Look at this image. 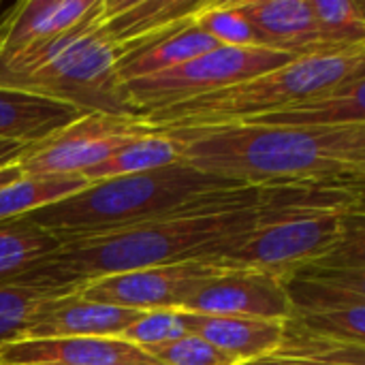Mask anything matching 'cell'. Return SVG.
<instances>
[{
    "instance_id": "21",
    "label": "cell",
    "mask_w": 365,
    "mask_h": 365,
    "mask_svg": "<svg viewBox=\"0 0 365 365\" xmlns=\"http://www.w3.org/2000/svg\"><path fill=\"white\" fill-rule=\"evenodd\" d=\"M175 163H180V143L158 128L152 135L128 141L126 145L115 150L107 160L98 163L96 167L88 169L81 175L88 184H94L111 178L150 173L156 169L171 167Z\"/></svg>"
},
{
    "instance_id": "2",
    "label": "cell",
    "mask_w": 365,
    "mask_h": 365,
    "mask_svg": "<svg viewBox=\"0 0 365 365\" xmlns=\"http://www.w3.org/2000/svg\"><path fill=\"white\" fill-rule=\"evenodd\" d=\"M180 163L250 188L364 184L365 122L344 126L210 124L160 128Z\"/></svg>"
},
{
    "instance_id": "1",
    "label": "cell",
    "mask_w": 365,
    "mask_h": 365,
    "mask_svg": "<svg viewBox=\"0 0 365 365\" xmlns=\"http://www.w3.org/2000/svg\"><path fill=\"white\" fill-rule=\"evenodd\" d=\"M364 205V184L235 188L216 203L105 237L62 244L15 282L77 291L83 282L188 261L214 263L257 227L299 212Z\"/></svg>"
},
{
    "instance_id": "32",
    "label": "cell",
    "mask_w": 365,
    "mask_h": 365,
    "mask_svg": "<svg viewBox=\"0 0 365 365\" xmlns=\"http://www.w3.org/2000/svg\"><path fill=\"white\" fill-rule=\"evenodd\" d=\"M242 365H295L289 364V361H282V359H274V357H265V359H257V361H248V364Z\"/></svg>"
},
{
    "instance_id": "10",
    "label": "cell",
    "mask_w": 365,
    "mask_h": 365,
    "mask_svg": "<svg viewBox=\"0 0 365 365\" xmlns=\"http://www.w3.org/2000/svg\"><path fill=\"white\" fill-rule=\"evenodd\" d=\"M225 267L207 261H188L175 265L145 267L120 272L83 282L77 295L88 302H98L115 308L154 312L180 310L182 304L210 278Z\"/></svg>"
},
{
    "instance_id": "28",
    "label": "cell",
    "mask_w": 365,
    "mask_h": 365,
    "mask_svg": "<svg viewBox=\"0 0 365 365\" xmlns=\"http://www.w3.org/2000/svg\"><path fill=\"white\" fill-rule=\"evenodd\" d=\"M184 336H188V329L184 323V314L180 310H154V312H143L118 338L133 346L150 349V346L169 344Z\"/></svg>"
},
{
    "instance_id": "29",
    "label": "cell",
    "mask_w": 365,
    "mask_h": 365,
    "mask_svg": "<svg viewBox=\"0 0 365 365\" xmlns=\"http://www.w3.org/2000/svg\"><path fill=\"white\" fill-rule=\"evenodd\" d=\"M143 351L160 365H240L227 353H222L220 349H216L214 344L195 334Z\"/></svg>"
},
{
    "instance_id": "14",
    "label": "cell",
    "mask_w": 365,
    "mask_h": 365,
    "mask_svg": "<svg viewBox=\"0 0 365 365\" xmlns=\"http://www.w3.org/2000/svg\"><path fill=\"white\" fill-rule=\"evenodd\" d=\"M98 0H21L0 17V62H13L75 28Z\"/></svg>"
},
{
    "instance_id": "27",
    "label": "cell",
    "mask_w": 365,
    "mask_h": 365,
    "mask_svg": "<svg viewBox=\"0 0 365 365\" xmlns=\"http://www.w3.org/2000/svg\"><path fill=\"white\" fill-rule=\"evenodd\" d=\"M64 293L71 291H56L38 284H24V282L0 284V344L19 336V331L24 329L30 314L36 310V306H41L49 297L64 295Z\"/></svg>"
},
{
    "instance_id": "5",
    "label": "cell",
    "mask_w": 365,
    "mask_h": 365,
    "mask_svg": "<svg viewBox=\"0 0 365 365\" xmlns=\"http://www.w3.org/2000/svg\"><path fill=\"white\" fill-rule=\"evenodd\" d=\"M365 73V49L340 56H306L205 96L148 113L156 128L250 122L329 92Z\"/></svg>"
},
{
    "instance_id": "13",
    "label": "cell",
    "mask_w": 365,
    "mask_h": 365,
    "mask_svg": "<svg viewBox=\"0 0 365 365\" xmlns=\"http://www.w3.org/2000/svg\"><path fill=\"white\" fill-rule=\"evenodd\" d=\"M233 6L259 30L269 49L293 58L340 56L321 32L310 0H231ZM361 51V49H357Z\"/></svg>"
},
{
    "instance_id": "24",
    "label": "cell",
    "mask_w": 365,
    "mask_h": 365,
    "mask_svg": "<svg viewBox=\"0 0 365 365\" xmlns=\"http://www.w3.org/2000/svg\"><path fill=\"white\" fill-rule=\"evenodd\" d=\"M272 357L295 365H365V349L364 344L302 331L293 323L284 321L282 342Z\"/></svg>"
},
{
    "instance_id": "20",
    "label": "cell",
    "mask_w": 365,
    "mask_h": 365,
    "mask_svg": "<svg viewBox=\"0 0 365 365\" xmlns=\"http://www.w3.org/2000/svg\"><path fill=\"white\" fill-rule=\"evenodd\" d=\"M365 73L340 83L338 88L312 96L299 105L287 107L282 111L250 120L252 124H274V126H344L365 122Z\"/></svg>"
},
{
    "instance_id": "22",
    "label": "cell",
    "mask_w": 365,
    "mask_h": 365,
    "mask_svg": "<svg viewBox=\"0 0 365 365\" xmlns=\"http://www.w3.org/2000/svg\"><path fill=\"white\" fill-rule=\"evenodd\" d=\"M58 248L60 242L26 216L0 222V284L15 282Z\"/></svg>"
},
{
    "instance_id": "11",
    "label": "cell",
    "mask_w": 365,
    "mask_h": 365,
    "mask_svg": "<svg viewBox=\"0 0 365 365\" xmlns=\"http://www.w3.org/2000/svg\"><path fill=\"white\" fill-rule=\"evenodd\" d=\"M203 317H240L263 321H289L291 302L284 282L255 269H222L203 282L180 308Z\"/></svg>"
},
{
    "instance_id": "3",
    "label": "cell",
    "mask_w": 365,
    "mask_h": 365,
    "mask_svg": "<svg viewBox=\"0 0 365 365\" xmlns=\"http://www.w3.org/2000/svg\"><path fill=\"white\" fill-rule=\"evenodd\" d=\"M235 188L246 186L175 163L150 173L88 184L58 203L30 212L26 218L62 246L207 207Z\"/></svg>"
},
{
    "instance_id": "31",
    "label": "cell",
    "mask_w": 365,
    "mask_h": 365,
    "mask_svg": "<svg viewBox=\"0 0 365 365\" xmlns=\"http://www.w3.org/2000/svg\"><path fill=\"white\" fill-rule=\"evenodd\" d=\"M21 173H19V169L15 167V165H9V167H2L0 169V188L4 186V184H9V182H13L15 178H19Z\"/></svg>"
},
{
    "instance_id": "33",
    "label": "cell",
    "mask_w": 365,
    "mask_h": 365,
    "mask_svg": "<svg viewBox=\"0 0 365 365\" xmlns=\"http://www.w3.org/2000/svg\"><path fill=\"white\" fill-rule=\"evenodd\" d=\"M4 9H6V4H4V2H0V17H2V13H4Z\"/></svg>"
},
{
    "instance_id": "15",
    "label": "cell",
    "mask_w": 365,
    "mask_h": 365,
    "mask_svg": "<svg viewBox=\"0 0 365 365\" xmlns=\"http://www.w3.org/2000/svg\"><path fill=\"white\" fill-rule=\"evenodd\" d=\"M0 365H160L143 349L120 338L6 340Z\"/></svg>"
},
{
    "instance_id": "18",
    "label": "cell",
    "mask_w": 365,
    "mask_h": 365,
    "mask_svg": "<svg viewBox=\"0 0 365 365\" xmlns=\"http://www.w3.org/2000/svg\"><path fill=\"white\" fill-rule=\"evenodd\" d=\"M81 115H86V111L73 105L0 88V141L36 143Z\"/></svg>"
},
{
    "instance_id": "25",
    "label": "cell",
    "mask_w": 365,
    "mask_h": 365,
    "mask_svg": "<svg viewBox=\"0 0 365 365\" xmlns=\"http://www.w3.org/2000/svg\"><path fill=\"white\" fill-rule=\"evenodd\" d=\"M323 36L338 51L365 49V6L361 0H310Z\"/></svg>"
},
{
    "instance_id": "8",
    "label": "cell",
    "mask_w": 365,
    "mask_h": 365,
    "mask_svg": "<svg viewBox=\"0 0 365 365\" xmlns=\"http://www.w3.org/2000/svg\"><path fill=\"white\" fill-rule=\"evenodd\" d=\"M291 60L295 58L267 47L220 45L165 73L126 81L122 83V92L128 105L145 118L152 111L173 107L280 68Z\"/></svg>"
},
{
    "instance_id": "7",
    "label": "cell",
    "mask_w": 365,
    "mask_h": 365,
    "mask_svg": "<svg viewBox=\"0 0 365 365\" xmlns=\"http://www.w3.org/2000/svg\"><path fill=\"white\" fill-rule=\"evenodd\" d=\"M361 227L364 205L287 214L257 227L214 263L225 269H255L287 280L327 259Z\"/></svg>"
},
{
    "instance_id": "9",
    "label": "cell",
    "mask_w": 365,
    "mask_h": 365,
    "mask_svg": "<svg viewBox=\"0 0 365 365\" xmlns=\"http://www.w3.org/2000/svg\"><path fill=\"white\" fill-rule=\"evenodd\" d=\"M143 118L86 113L32 148L15 163L21 175H81L133 139L156 133Z\"/></svg>"
},
{
    "instance_id": "26",
    "label": "cell",
    "mask_w": 365,
    "mask_h": 365,
    "mask_svg": "<svg viewBox=\"0 0 365 365\" xmlns=\"http://www.w3.org/2000/svg\"><path fill=\"white\" fill-rule=\"evenodd\" d=\"M192 21L222 47H267L259 30L233 6L231 0L207 2Z\"/></svg>"
},
{
    "instance_id": "4",
    "label": "cell",
    "mask_w": 365,
    "mask_h": 365,
    "mask_svg": "<svg viewBox=\"0 0 365 365\" xmlns=\"http://www.w3.org/2000/svg\"><path fill=\"white\" fill-rule=\"evenodd\" d=\"M101 0L68 32L38 49L0 62V88L73 105L86 113L141 118L124 98L118 79L122 49L98 26Z\"/></svg>"
},
{
    "instance_id": "12",
    "label": "cell",
    "mask_w": 365,
    "mask_h": 365,
    "mask_svg": "<svg viewBox=\"0 0 365 365\" xmlns=\"http://www.w3.org/2000/svg\"><path fill=\"white\" fill-rule=\"evenodd\" d=\"M143 312L88 302L75 293L45 299L26 321L13 340H49V338H118Z\"/></svg>"
},
{
    "instance_id": "23",
    "label": "cell",
    "mask_w": 365,
    "mask_h": 365,
    "mask_svg": "<svg viewBox=\"0 0 365 365\" xmlns=\"http://www.w3.org/2000/svg\"><path fill=\"white\" fill-rule=\"evenodd\" d=\"M86 186L83 175H19L0 188V222L28 216Z\"/></svg>"
},
{
    "instance_id": "6",
    "label": "cell",
    "mask_w": 365,
    "mask_h": 365,
    "mask_svg": "<svg viewBox=\"0 0 365 365\" xmlns=\"http://www.w3.org/2000/svg\"><path fill=\"white\" fill-rule=\"evenodd\" d=\"M282 282L291 302L289 323L314 336L364 344V227L327 259L291 274Z\"/></svg>"
},
{
    "instance_id": "16",
    "label": "cell",
    "mask_w": 365,
    "mask_h": 365,
    "mask_svg": "<svg viewBox=\"0 0 365 365\" xmlns=\"http://www.w3.org/2000/svg\"><path fill=\"white\" fill-rule=\"evenodd\" d=\"M207 2L210 0H101L98 26L126 56L186 24Z\"/></svg>"
},
{
    "instance_id": "17",
    "label": "cell",
    "mask_w": 365,
    "mask_h": 365,
    "mask_svg": "<svg viewBox=\"0 0 365 365\" xmlns=\"http://www.w3.org/2000/svg\"><path fill=\"white\" fill-rule=\"evenodd\" d=\"M184 314L188 334H195L222 353H227L237 364H248L257 359L272 357L284 336L282 321L263 319H240V317H203Z\"/></svg>"
},
{
    "instance_id": "19",
    "label": "cell",
    "mask_w": 365,
    "mask_h": 365,
    "mask_svg": "<svg viewBox=\"0 0 365 365\" xmlns=\"http://www.w3.org/2000/svg\"><path fill=\"white\" fill-rule=\"evenodd\" d=\"M216 47L220 45L212 36H207L192 19H188L186 24L158 36L156 41L128 51L118 62V79L120 83H126L133 79L165 73Z\"/></svg>"
},
{
    "instance_id": "30",
    "label": "cell",
    "mask_w": 365,
    "mask_h": 365,
    "mask_svg": "<svg viewBox=\"0 0 365 365\" xmlns=\"http://www.w3.org/2000/svg\"><path fill=\"white\" fill-rule=\"evenodd\" d=\"M38 143V141H36ZM32 148V143H21V141H0V169L15 165L28 150Z\"/></svg>"
}]
</instances>
